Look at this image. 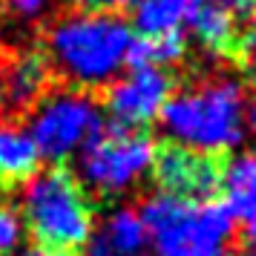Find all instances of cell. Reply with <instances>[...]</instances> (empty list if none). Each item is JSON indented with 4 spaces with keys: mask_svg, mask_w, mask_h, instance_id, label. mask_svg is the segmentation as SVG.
I'll return each instance as SVG.
<instances>
[{
    "mask_svg": "<svg viewBox=\"0 0 256 256\" xmlns=\"http://www.w3.org/2000/svg\"><path fill=\"white\" fill-rule=\"evenodd\" d=\"M132 38L136 32L121 14L72 9L46 26L40 58L55 86L95 95L127 66Z\"/></svg>",
    "mask_w": 256,
    "mask_h": 256,
    "instance_id": "6da1fadb",
    "label": "cell"
},
{
    "mask_svg": "<svg viewBox=\"0 0 256 256\" xmlns=\"http://www.w3.org/2000/svg\"><path fill=\"white\" fill-rule=\"evenodd\" d=\"M158 121L170 144L222 158L236 150L248 132L244 90L233 78H204L170 95Z\"/></svg>",
    "mask_w": 256,
    "mask_h": 256,
    "instance_id": "7a4b0ae2",
    "label": "cell"
},
{
    "mask_svg": "<svg viewBox=\"0 0 256 256\" xmlns=\"http://www.w3.org/2000/svg\"><path fill=\"white\" fill-rule=\"evenodd\" d=\"M98 202L66 164L38 170L20 198V224L40 250L78 254L95 233Z\"/></svg>",
    "mask_w": 256,
    "mask_h": 256,
    "instance_id": "3957f363",
    "label": "cell"
},
{
    "mask_svg": "<svg viewBox=\"0 0 256 256\" xmlns=\"http://www.w3.org/2000/svg\"><path fill=\"white\" fill-rule=\"evenodd\" d=\"M152 256H230L236 219L222 198L190 202L156 193L141 204Z\"/></svg>",
    "mask_w": 256,
    "mask_h": 256,
    "instance_id": "277c9868",
    "label": "cell"
},
{
    "mask_svg": "<svg viewBox=\"0 0 256 256\" xmlns=\"http://www.w3.org/2000/svg\"><path fill=\"white\" fill-rule=\"evenodd\" d=\"M156 141L147 130H130L121 124H104L98 136L84 144L78 178L90 196L116 198L150 176L156 158Z\"/></svg>",
    "mask_w": 256,
    "mask_h": 256,
    "instance_id": "5b68a950",
    "label": "cell"
},
{
    "mask_svg": "<svg viewBox=\"0 0 256 256\" xmlns=\"http://www.w3.org/2000/svg\"><path fill=\"white\" fill-rule=\"evenodd\" d=\"M26 118L40 158L52 164H66L72 152H81L106 124L95 95L66 86H52Z\"/></svg>",
    "mask_w": 256,
    "mask_h": 256,
    "instance_id": "8992f818",
    "label": "cell"
},
{
    "mask_svg": "<svg viewBox=\"0 0 256 256\" xmlns=\"http://www.w3.org/2000/svg\"><path fill=\"white\" fill-rule=\"evenodd\" d=\"M173 95V75L158 66H130L124 78H116L104 90V106L112 124L130 130H147L162 116Z\"/></svg>",
    "mask_w": 256,
    "mask_h": 256,
    "instance_id": "52a82bcc",
    "label": "cell"
},
{
    "mask_svg": "<svg viewBox=\"0 0 256 256\" xmlns=\"http://www.w3.org/2000/svg\"><path fill=\"white\" fill-rule=\"evenodd\" d=\"M222 164H224L222 158H210V156L176 147L167 141L162 147H156L150 173L158 184V193L164 196L208 202V198H219Z\"/></svg>",
    "mask_w": 256,
    "mask_h": 256,
    "instance_id": "ba28073f",
    "label": "cell"
},
{
    "mask_svg": "<svg viewBox=\"0 0 256 256\" xmlns=\"http://www.w3.org/2000/svg\"><path fill=\"white\" fill-rule=\"evenodd\" d=\"M52 75L40 52H0V118L24 121L52 90Z\"/></svg>",
    "mask_w": 256,
    "mask_h": 256,
    "instance_id": "9c48e42d",
    "label": "cell"
},
{
    "mask_svg": "<svg viewBox=\"0 0 256 256\" xmlns=\"http://www.w3.org/2000/svg\"><path fill=\"white\" fill-rule=\"evenodd\" d=\"M38 167H40V152L29 130L20 121L0 118V202L14 190H24L29 178L38 173Z\"/></svg>",
    "mask_w": 256,
    "mask_h": 256,
    "instance_id": "30bf717a",
    "label": "cell"
},
{
    "mask_svg": "<svg viewBox=\"0 0 256 256\" xmlns=\"http://www.w3.org/2000/svg\"><path fill=\"white\" fill-rule=\"evenodd\" d=\"M150 248V233L132 208H118L106 224L86 242V256H141Z\"/></svg>",
    "mask_w": 256,
    "mask_h": 256,
    "instance_id": "8fae6325",
    "label": "cell"
},
{
    "mask_svg": "<svg viewBox=\"0 0 256 256\" xmlns=\"http://www.w3.org/2000/svg\"><path fill=\"white\" fill-rule=\"evenodd\" d=\"M219 193L236 222H256V152H242L222 164Z\"/></svg>",
    "mask_w": 256,
    "mask_h": 256,
    "instance_id": "7c38bea8",
    "label": "cell"
},
{
    "mask_svg": "<svg viewBox=\"0 0 256 256\" xmlns=\"http://www.w3.org/2000/svg\"><path fill=\"white\" fill-rule=\"evenodd\" d=\"M198 0H136L132 6V32L141 38L184 35Z\"/></svg>",
    "mask_w": 256,
    "mask_h": 256,
    "instance_id": "4fadbf2b",
    "label": "cell"
},
{
    "mask_svg": "<svg viewBox=\"0 0 256 256\" xmlns=\"http://www.w3.org/2000/svg\"><path fill=\"white\" fill-rule=\"evenodd\" d=\"M187 38L184 35H162V38H141L136 35L130 44L127 70L130 66H158L170 70L178 60H184Z\"/></svg>",
    "mask_w": 256,
    "mask_h": 256,
    "instance_id": "5bb4252c",
    "label": "cell"
},
{
    "mask_svg": "<svg viewBox=\"0 0 256 256\" xmlns=\"http://www.w3.org/2000/svg\"><path fill=\"white\" fill-rule=\"evenodd\" d=\"M20 239V216L9 208L6 202H0V256L9 254Z\"/></svg>",
    "mask_w": 256,
    "mask_h": 256,
    "instance_id": "9a60e30c",
    "label": "cell"
},
{
    "mask_svg": "<svg viewBox=\"0 0 256 256\" xmlns=\"http://www.w3.org/2000/svg\"><path fill=\"white\" fill-rule=\"evenodd\" d=\"M0 9L12 18H20V20H32L46 9V0H0Z\"/></svg>",
    "mask_w": 256,
    "mask_h": 256,
    "instance_id": "2e32d148",
    "label": "cell"
},
{
    "mask_svg": "<svg viewBox=\"0 0 256 256\" xmlns=\"http://www.w3.org/2000/svg\"><path fill=\"white\" fill-rule=\"evenodd\" d=\"M66 3L81 9V12H110V14H121L124 9L136 6V0H66Z\"/></svg>",
    "mask_w": 256,
    "mask_h": 256,
    "instance_id": "e0dca14e",
    "label": "cell"
},
{
    "mask_svg": "<svg viewBox=\"0 0 256 256\" xmlns=\"http://www.w3.org/2000/svg\"><path fill=\"white\" fill-rule=\"evenodd\" d=\"M239 64H242L244 78H248L250 84H256V38L242 49V55H239Z\"/></svg>",
    "mask_w": 256,
    "mask_h": 256,
    "instance_id": "ac0fdd59",
    "label": "cell"
},
{
    "mask_svg": "<svg viewBox=\"0 0 256 256\" xmlns=\"http://www.w3.org/2000/svg\"><path fill=\"white\" fill-rule=\"evenodd\" d=\"M242 248L248 256H256V222H250V224H244L242 230Z\"/></svg>",
    "mask_w": 256,
    "mask_h": 256,
    "instance_id": "d6986e66",
    "label": "cell"
},
{
    "mask_svg": "<svg viewBox=\"0 0 256 256\" xmlns=\"http://www.w3.org/2000/svg\"><path fill=\"white\" fill-rule=\"evenodd\" d=\"M248 130H250V136L256 141V98L248 104Z\"/></svg>",
    "mask_w": 256,
    "mask_h": 256,
    "instance_id": "ffe728a7",
    "label": "cell"
},
{
    "mask_svg": "<svg viewBox=\"0 0 256 256\" xmlns=\"http://www.w3.org/2000/svg\"><path fill=\"white\" fill-rule=\"evenodd\" d=\"M24 256H81V254H60V250H40V248H35V250H26Z\"/></svg>",
    "mask_w": 256,
    "mask_h": 256,
    "instance_id": "44dd1931",
    "label": "cell"
}]
</instances>
